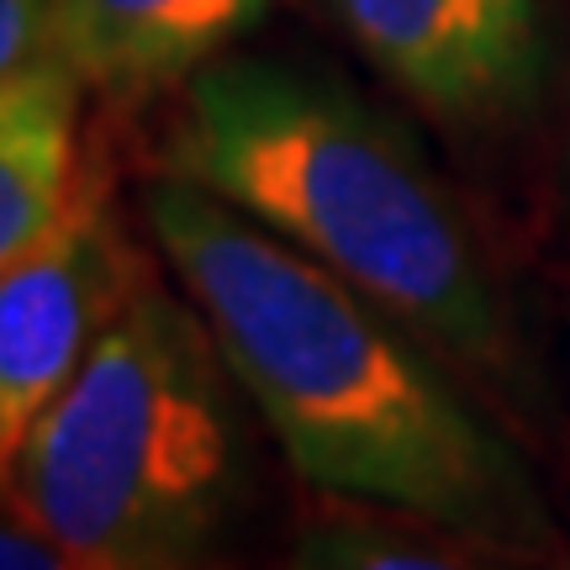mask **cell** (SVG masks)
<instances>
[{"mask_svg": "<svg viewBox=\"0 0 570 570\" xmlns=\"http://www.w3.org/2000/svg\"><path fill=\"white\" fill-rule=\"evenodd\" d=\"M142 223L306 487L550 566L539 475L417 327L185 175L142 190Z\"/></svg>", "mask_w": 570, "mask_h": 570, "instance_id": "6da1fadb", "label": "cell"}, {"mask_svg": "<svg viewBox=\"0 0 570 570\" xmlns=\"http://www.w3.org/2000/svg\"><path fill=\"white\" fill-rule=\"evenodd\" d=\"M550 570H570V544H566V550H554V560H550Z\"/></svg>", "mask_w": 570, "mask_h": 570, "instance_id": "8fae6325", "label": "cell"}, {"mask_svg": "<svg viewBox=\"0 0 570 570\" xmlns=\"http://www.w3.org/2000/svg\"><path fill=\"white\" fill-rule=\"evenodd\" d=\"M285 570H523V560L412 512L338 502L296 529Z\"/></svg>", "mask_w": 570, "mask_h": 570, "instance_id": "ba28073f", "label": "cell"}, {"mask_svg": "<svg viewBox=\"0 0 570 570\" xmlns=\"http://www.w3.org/2000/svg\"><path fill=\"white\" fill-rule=\"evenodd\" d=\"M59 59L106 96L185 85L265 17L269 0H53Z\"/></svg>", "mask_w": 570, "mask_h": 570, "instance_id": "8992f818", "label": "cell"}, {"mask_svg": "<svg viewBox=\"0 0 570 570\" xmlns=\"http://www.w3.org/2000/svg\"><path fill=\"white\" fill-rule=\"evenodd\" d=\"M59 59V6L53 0H0V80H17Z\"/></svg>", "mask_w": 570, "mask_h": 570, "instance_id": "9c48e42d", "label": "cell"}, {"mask_svg": "<svg viewBox=\"0 0 570 570\" xmlns=\"http://www.w3.org/2000/svg\"><path fill=\"white\" fill-rule=\"evenodd\" d=\"M169 175L223 196L491 381L518 333L465 212L396 127L317 69L212 59L185 80Z\"/></svg>", "mask_w": 570, "mask_h": 570, "instance_id": "7a4b0ae2", "label": "cell"}, {"mask_svg": "<svg viewBox=\"0 0 570 570\" xmlns=\"http://www.w3.org/2000/svg\"><path fill=\"white\" fill-rule=\"evenodd\" d=\"M0 570H90V566L80 554L63 550L0 481Z\"/></svg>", "mask_w": 570, "mask_h": 570, "instance_id": "30bf717a", "label": "cell"}, {"mask_svg": "<svg viewBox=\"0 0 570 570\" xmlns=\"http://www.w3.org/2000/svg\"><path fill=\"white\" fill-rule=\"evenodd\" d=\"M233 386L196 302L142 281L21 439L6 491L90 570H202L238 497Z\"/></svg>", "mask_w": 570, "mask_h": 570, "instance_id": "3957f363", "label": "cell"}, {"mask_svg": "<svg viewBox=\"0 0 570 570\" xmlns=\"http://www.w3.org/2000/svg\"><path fill=\"white\" fill-rule=\"evenodd\" d=\"M202 570H206V566H202Z\"/></svg>", "mask_w": 570, "mask_h": 570, "instance_id": "7c38bea8", "label": "cell"}, {"mask_svg": "<svg viewBox=\"0 0 570 570\" xmlns=\"http://www.w3.org/2000/svg\"><path fill=\"white\" fill-rule=\"evenodd\" d=\"M80 159V75L69 63L0 80V269L59 223Z\"/></svg>", "mask_w": 570, "mask_h": 570, "instance_id": "52a82bcc", "label": "cell"}, {"mask_svg": "<svg viewBox=\"0 0 570 570\" xmlns=\"http://www.w3.org/2000/svg\"><path fill=\"white\" fill-rule=\"evenodd\" d=\"M365 59L428 117L497 127L544 85V0H327Z\"/></svg>", "mask_w": 570, "mask_h": 570, "instance_id": "5b68a950", "label": "cell"}, {"mask_svg": "<svg viewBox=\"0 0 570 570\" xmlns=\"http://www.w3.org/2000/svg\"><path fill=\"white\" fill-rule=\"evenodd\" d=\"M142 281L138 248L111 217V175L90 154L59 223L0 269V481Z\"/></svg>", "mask_w": 570, "mask_h": 570, "instance_id": "277c9868", "label": "cell"}]
</instances>
